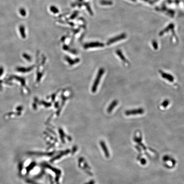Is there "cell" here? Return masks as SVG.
I'll list each match as a JSON object with an SVG mask.
<instances>
[{"label": "cell", "mask_w": 184, "mask_h": 184, "mask_svg": "<svg viewBox=\"0 0 184 184\" xmlns=\"http://www.w3.org/2000/svg\"><path fill=\"white\" fill-rule=\"evenodd\" d=\"M104 71H105V70H104V69L102 68H101L99 70L98 73L97 75L95 80L94 82L93 87L92 88V91L93 93H95V92L96 91L101 77H102L103 74H104Z\"/></svg>", "instance_id": "obj_1"}, {"label": "cell", "mask_w": 184, "mask_h": 184, "mask_svg": "<svg viewBox=\"0 0 184 184\" xmlns=\"http://www.w3.org/2000/svg\"><path fill=\"white\" fill-rule=\"evenodd\" d=\"M145 112L143 108H138L137 109L132 110L125 111V114L127 115H138V114H143Z\"/></svg>", "instance_id": "obj_2"}, {"label": "cell", "mask_w": 184, "mask_h": 184, "mask_svg": "<svg viewBox=\"0 0 184 184\" xmlns=\"http://www.w3.org/2000/svg\"><path fill=\"white\" fill-rule=\"evenodd\" d=\"M104 45L103 43L99 42H93L87 43L84 45L85 49L92 48L93 47H103Z\"/></svg>", "instance_id": "obj_3"}, {"label": "cell", "mask_w": 184, "mask_h": 184, "mask_svg": "<svg viewBox=\"0 0 184 184\" xmlns=\"http://www.w3.org/2000/svg\"><path fill=\"white\" fill-rule=\"evenodd\" d=\"M126 35L125 34H122V35H120V36H116V37H114V38L110 39L108 41L107 43V45H111L112 43H114L115 42H118V41H120L123 39H125L126 38Z\"/></svg>", "instance_id": "obj_4"}, {"label": "cell", "mask_w": 184, "mask_h": 184, "mask_svg": "<svg viewBox=\"0 0 184 184\" xmlns=\"http://www.w3.org/2000/svg\"><path fill=\"white\" fill-rule=\"evenodd\" d=\"M159 72L161 74L162 78L168 80L169 82H173L174 81V78L171 74L162 72L161 70H159Z\"/></svg>", "instance_id": "obj_5"}, {"label": "cell", "mask_w": 184, "mask_h": 184, "mask_svg": "<svg viewBox=\"0 0 184 184\" xmlns=\"http://www.w3.org/2000/svg\"><path fill=\"white\" fill-rule=\"evenodd\" d=\"M118 104V101L117 100H114L112 101L111 104L110 105L108 108H107V112H108V113H110V112H112L113 109L115 108Z\"/></svg>", "instance_id": "obj_6"}, {"label": "cell", "mask_w": 184, "mask_h": 184, "mask_svg": "<svg viewBox=\"0 0 184 184\" xmlns=\"http://www.w3.org/2000/svg\"><path fill=\"white\" fill-rule=\"evenodd\" d=\"M116 53H117V55L120 58H121V59L122 60V61H123L124 62L126 63H128V61L126 59L125 56L123 55L122 51H121L120 50H117L116 51Z\"/></svg>", "instance_id": "obj_7"}, {"label": "cell", "mask_w": 184, "mask_h": 184, "mask_svg": "<svg viewBox=\"0 0 184 184\" xmlns=\"http://www.w3.org/2000/svg\"><path fill=\"white\" fill-rule=\"evenodd\" d=\"M66 61H67L70 65H72V64H75L77 63L78 62H79V59H76V60L71 59V58H69V57H66Z\"/></svg>", "instance_id": "obj_8"}, {"label": "cell", "mask_w": 184, "mask_h": 184, "mask_svg": "<svg viewBox=\"0 0 184 184\" xmlns=\"http://www.w3.org/2000/svg\"><path fill=\"white\" fill-rule=\"evenodd\" d=\"M100 4L102 5H111L112 4L111 1H105V0H102L101 1Z\"/></svg>", "instance_id": "obj_9"}, {"label": "cell", "mask_w": 184, "mask_h": 184, "mask_svg": "<svg viewBox=\"0 0 184 184\" xmlns=\"http://www.w3.org/2000/svg\"><path fill=\"white\" fill-rule=\"evenodd\" d=\"M50 10L52 12L55 14H56L59 12V10H58V9L56 7L54 6L50 7Z\"/></svg>", "instance_id": "obj_10"}, {"label": "cell", "mask_w": 184, "mask_h": 184, "mask_svg": "<svg viewBox=\"0 0 184 184\" xmlns=\"http://www.w3.org/2000/svg\"><path fill=\"white\" fill-rule=\"evenodd\" d=\"M169 103H170V101L168 99L165 100L161 104V106L162 107H164V108H166V107L168 106L169 105Z\"/></svg>", "instance_id": "obj_11"}, {"label": "cell", "mask_w": 184, "mask_h": 184, "mask_svg": "<svg viewBox=\"0 0 184 184\" xmlns=\"http://www.w3.org/2000/svg\"><path fill=\"white\" fill-rule=\"evenodd\" d=\"M34 163H32V164H30L27 168H26V171L27 172H29V171H30V170L32 169L33 168V167H34Z\"/></svg>", "instance_id": "obj_12"}, {"label": "cell", "mask_w": 184, "mask_h": 184, "mask_svg": "<svg viewBox=\"0 0 184 184\" xmlns=\"http://www.w3.org/2000/svg\"><path fill=\"white\" fill-rule=\"evenodd\" d=\"M152 45L153 46V47H154V49H158V44H157V43L156 42L154 41V42H153Z\"/></svg>", "instance_id": "obj_13"}, {"label": "cell", "mask_w": 184, "mask_h": 184, "mask_svg": "<svg viewBox=\"0 0 184 184\" xmlns=\"http://www.w3.org/2000/svg\"><path fill=\"white\" fill-rule=\"evenodd\" d=\"M23 166H22V163H20L19 165H18V168H19V171H21L22 170V168H23Z\"/></svg>", "instance_id": "obj_14"}, {"label": "cell", "mask_w": 184, "mask_h": 184, "mask_svg": "<svg viewBox=\"0 0 184 184\" xmlns=\"http://www.w3.org/2000/svg\"><path fill=\"white\" fill-rule=\"evenodd\" d=\"M132 1H136V0H132Z\"/></svg>", "instance_id": "obj_15"}]
</instances>
